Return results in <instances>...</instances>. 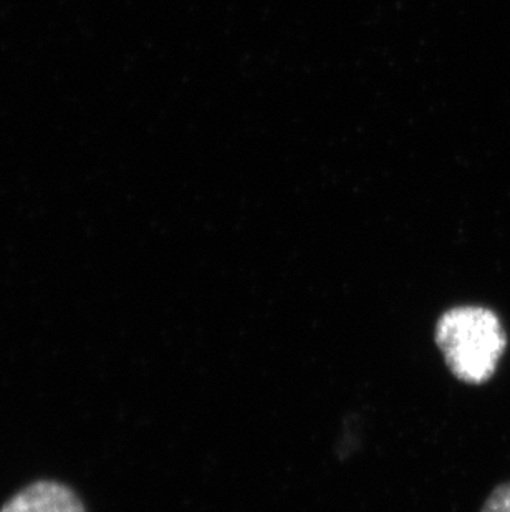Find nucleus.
<instances>
[{"label": "nucleus", "mask_w": 510, "mask_h": 512, "mask_svg": "<svg viewBox=\"0 0 510 512\" xmlns=\"http://www.w3.org/2000/svg\"><path fill=\"white\" fill-rule=\"evenodd\" d=\"M434 343L449 372L459 382H489L507 348L499 315L484 305H456L444 310L434 325Z\"/></svg>", "instance_id": "obj_1"}, {"label": "nucleus", "mask_w": 510, "mask_h": 512, "mask_svg": "<svg viewBox=\"0 0 510 512\" xmlns=\"http://www.w3.org/2000/svg\"><path fill=\"white\" fill-rule=\"evenodd\" d=\"M0 512H85V506L73 489L44 479L12 496Z\"/></svg>", "instance_id": "obj_2"}, {"label": "nucleus", "mask_w": 510, "mask_h": 512, "mask_svg": "<svg viewBox=\"0 0 510 512\" xmlns=\"http://www.w3.org/2000/svg\"><path fill=\"white\" fill-rule=\"evenodd\" d=\"M479 512H510V481L492 489Z\"/></svg>", "instance_id": "obj_3"}]
</instances>
